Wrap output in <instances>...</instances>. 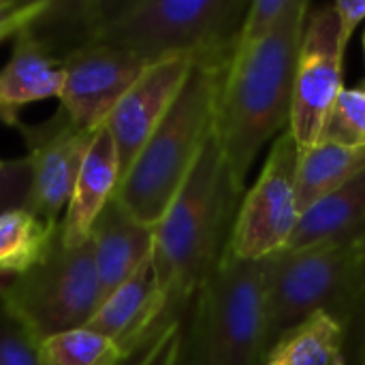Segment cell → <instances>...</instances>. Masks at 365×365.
I'll use <instances>...</instances> for the list:
<instances>
[{
  "label": "cell",
  "instance_id": "1",
  "mask_svg": "<svg viewBox=\"0 0 365 365\" xmlns=\"http://www.w3.org/2000/svg\"><path fill=\"white\" fill-rule=\"evenodd\" d=\"M308 11V2L295 0L272 34L237 45L225 73L214 139L240 186H246L248 171L263 145L289 130L295 66Z\"/></svg>",
  "mask_w": 365,
  "mask_h": 365
},
{
  "label": "cell",
  "instance_id": "2",
  "mask_svg": "<svg viewBox=\"0 0 365 365\" xmlns=\"http://www.w3.org/2000/svg\"><path fill=\"white\" fill-rule=\"evenodd\" d=\"M86 41L122 47L148 64L186 56L227 68L248 4L242 0H122L77 4Z\"/></svg>",
  "mask_w": 365,
  "mask_h": 365
},
{
  "label": "cell",
  "instance_id": "3",
  "mask_svg": "<svg viewBox=\"0 0 365 365\" xmlns=\"http://www.w3.org/2000/svg\"><path fill=\"white\" fill-rule=\"evenodd\" d=\"M244 186L214 139L205 143L186 184L154 227V269L169 310L199 293L222 259Z\"/></svg>",
  "mask_w": 365,
  "mask_h": 365
},
{
  "label": "cell",
  "instance_id": "4",
  "mask_svg": "<svg viewBox=\"0 0 365 365\" xmlns=\"http://www.w3.org/2000/svg\"><path fill=\"white\" fill-rule=\"evenodd\" d=\"M227 68L192 66L167 115L120 180L115 199L141 225L160 222L214 135L216 103Z\"/></svg>",
  "mask_w": 365,
  "mask_h": 365
},
{
  "label": "cell",
  "instance_id": "5",
  "mask_svg": "<svg viewBox=\"0 0 365 365\" xmlns=\"http://www.w3.org/2000/svg\"><path fill=\"white\" fill-rule=\"evenodd\" d=\"M267 265L222 255L197 293L182 361L186 365H263L267 353Z\"/></svg>",
  "mask_w": 365,
  "mask_h": 365
},
{
  "label": "cell",
  "instance_id": "6",
  "mask_svg": "<svg viewBox=\"0 0 365 365\" xmlns=\"http://www.w3.org/2000/svg\"><path fill=\"white\" fill-rule=\"evenodd\" d=\"M364 299L365 235L269 257L267 349L314 312L346 325Z\"/></svg>",
  "mask_w": 365,
  "mask_h": 365
},
{
  "label": "cell",
  "instance_id": "7",
  "mask_svg": "<svg viewBox=\"0 0 365 365\" xmlns=\"http://www.w3.org/2000/svg\"><path fill=\"white\" fill-rule=\"evenodd\" d=\"M103 304L94 248H77L58 237L49 255L24 276L0 282V306L38 342L86 327Z\"/></svg>",
  "mask_w": 365,
  "mask_h": 365
},
{
  "label": "cell",
  "instance_id": "8",
  "mask_svg": "<svg viewBox=\"0 0 365 365\" xmlns=\"http://www.w3.org/2000/svg\"><path fill=\"white\" fill-rule=\"evenodd\" d=\"M302 148L289 130L272 145L255 186L240 203L227 250L242 261H263L282 252L302 218L297 165Z\"/></svg>",
  "mask_w": 365,
  "mask_h": 365
},
{
  "label": "cell",
  "instance_id": "9",
  "mask_svg": "<svg viewBox=\"0 0 365 365\" xmlns=\"http://www.w3.org/2000/svg\"><path fill=\"white\" fill-rule=\"evenodd\" d=\"M346 45L334 4L308 11L293 83V109L289 133L302 150L319 143L325 118L344 90Z\"/></svg>",
  "mask_w": 365,
  "mask_h": 365
},
{
  "label": "cell",
  "instance_id": "10",
  "mask_svg": "<svg viewBox=\"0 0 365 365\" xmlns=\"http://www.w3.org/2000/svg\"><path fill=\"white\" fill-rule=\"evenodd\" d=\"M150 64L139 56L107 43L83 41L62 56L64 83L60 111L81 128L96 130L111 109Z\"/></svg>",
  "mask_w": 365,
  "mask_h": 365
},
{
  "label": "cell",
  "instance_id": "11",
  "mask_svg": "<svg viewBox=\"0 0 365 365\" xmlns=\"http://www.w3.org/2000/svg\"><path fill=\"white\" fill-rule=\"evenodd\" d=\"M30 165V195L26 210L47 225H60V214L73 195L79 169L96 130L81 128L64 111L36 126H19Z\"/></svg>",
  "mask_w": 365,
  "mask_h": 365
},
{
  "label": "cell",
  "instance_id": "12",
  "mask_svg": "<svg viewBox=\"0 0 365 365\" xmlns=\"http://www.w3.org/2000/svg\"><path fill=\"white\" fill-rule=\"evenodd\" d=\"M195 64L186 56L150 64L107 115L103 126L115 145L122 178L167 115Z\"/></svg>",
  "mask_w": 365,
  "mask_h": 365
},
{
  "label": "cell",
  "instance_id": "13",
  "mask_svg": "<svg viewBox=\"0 0 365 365\" xmlns=\"http://www.w3.org/2000/svg\"><path fill=\"white\" fill-rule=\"evenodd\" d=\"M173 321L154 261H145L122 287L107 295L88 329L111 340L128 359L139 355Z\"/></svg>",
  "mask_w": 365,
  "mask_h": 365
},
{
  "label": "cell",
  "instance_id": "14",
  "mask_svg": "<svg viewBox=\"0 0 365 365\" xmlns=\"http://www.w3.org/2000/svg\"><path fill=\"white\" fill-rule=\"evenodd\" d=\"M64 83L62 58L49 51L34 26L24 28L13 43L6 64L0 68V124L21 126V109L30 103L58 98Z\"/></svg>",
  "mask_w": 365,
  "mask_h": 365
},
{
  "label": "cell",
  "instance_id": "15",
  "mask_svg": "<svg viewBox=\"0 0 365 365\" xmlns=\"http://www.w3.org/2000/svg\"><path fill=\"white\" fill-rule=\"evenodd\" d=\"M120 180L122 173L115 145L105 126H101L79 169L64 218L60 220V240L64 246L77 248L90 240L92 227L107 203L115 197Z\"/></svg>",
  "mask_w": 365,
  "mask_h": 365
},
{
  "label": "cell",
  "instance_id": "16",
  "mask_svg": "<svg viewBox=\"0 0 365 365\" xmlns=\"http://www.w3.org/2000/svg\"><path fill=\"white\" fill-rule=\"evenodd\" d=\"M103 299L122 287L154 252V227L135 220L113 197L90 235Z\"/></svg>",
  "mask_w": 365,
  "mask_h": 365
},
{
  "label": "cell",
  "instance_id": "17",
  "mask_svg": "<svg viewBox=\"0 0 365 365\" xmlns=\"http://www.w3.org/2000/svg\"><path fill=\"white\" fill-rule=\"evenodd\" d=\"M365 235V171L306 210L284 250H302Z\"/></svg>",
  "mask_w": 365,
  "mask_h": 365
},
{
  "label": "cell",
  "instance_id": "18",
  "mask_svg": "<svg viewBox=\"0 0 365 365\" xmlns=\"http://www.w3.org/2000/svg\"><path fill=\"white\" fill-rule=\"evenodd\" d=\"M344 344L346 325L329 312H314L267 349L263 365H344Z\"/></svg>",
  "mask_w": 365,
  "mask_h": 365
},
{
  "label": "cell",
  "instance_id": "19",
  "mask_svg": "<svg viewBox=\"0 0 365 365\" xmlns=\"http://www.w3.org/2000/svg\"><path fill=\"white\" fill-rule=\"evenodd\" d=\"M365 171V148L314 143L299 154L297 205L302 214Z\"/></svg>",
  "mask_w": 365,
  "mask_h": 365
},
{
  "label": "cell",
  "instance_id": "20",
  "mask_svg": "<svg viewBox=\"0 0 365 365\" xmlns=\"http://www.w3.org/2000/svg\"><path fill=\"white\" fill-rule=\"evenodd\" d=\"M60 225H47L26 207L0 214V282L24 276L51 250Z\"/></svg>",
  "mask_w": 365,
  "mask_h": 365
},
{
  "label": "cell",
  "instance_id": "21",
  "mask_svg": "<svg viewBox=\"0 0 365 365\" xmlns=\"http://www.w3.org/2000/svg\"><path fill=\"white\" fill-rule=\"evenodd\" d=\"M45 365H128V357L105 336L79 327L41 342Z\"/></svg>",
  "mask_w": 365,
  "mask_h": 365
},
{
  "label": "cell",
  "instance_id": "22",
  "mask_svg": "<svg viewBox=\"0 0 365 365\" xmlns=\"http://www.w3.org/2000/svg\"><path fill=\"white\" fill-rule=\"evenodd\" d=\"M319 141L365 148V86L344 88L340 92L325 118Z\"/></svg>",
  "mask_w": 365,
  "mask_h": 365
},
{
  "label": "cell",
  "instance_id": "23",
  "mask_svg": "<svg viewBox=\"0 0 365 365\" xmlns=\"http://www.w3.org/2000/svg\"><path fill=\"white\" fill-rule=\"evenodd\" d=\"M0 365H45L41 342L0 306Z\"/></svg>",
  "mask_w": 365,
  "mask_h": 365
},
{
  "label": "cell",
  "instance_id": "24",
  "mask_svg": "<svg viewBox=\"0 0 365 365\" xmlns=\"http://www.w3.org/2000/svg\"><path fill=\"white\" fill-rule=\"evenodd\" d=\"M295 6V0H255L248 4L237 45H248L272 34Z\"/></svg>",
  "mask_w": 365,
  "mask_h": 365
},
{
  "label": "cell",
  "instance_id": "25",
  "mask_svg": "<svg viewBox=\"0 0 365 365\" xmlns=\"http://www.w3.org/2000/svg\"><path fill=\"white\" fill-rule=\"evenodd\" d=\"M30 195V165L28 158L6 160L0 169V214L26 207Z\"/></svg>",
  "mask_w": 365,
  "mask_h": 365
},
{
  "label": "cell",
  "instance_id": "26",
  "mask_svg": "<svg viewBox=\"0 0 365 365\" xmlns=\"http://www.w3.org/2000/svg\"><path fill=\"white\" fill-rule=\"evenodd\" d=\"M184 353V331L178 319H173L148 349H143L133 365H180Z\"/></svg>",
  "mask_w": 365,
  "mask_h": 365
},
{
  "label": "cell",
  "instance_id": "27",
  "mask_svg": "<svg viewBox=\"0 0 365 365\" xmlns=\"http://www.w3.org/2000/svg\"><path fill=\"white\" fill-rule=\"evenodd\" d=\"M51 9L47 0H28V2H13L0 0V43L9 36H17L24 28L34 26L45 13Z\"/></svg>",
  "mask_w": 365,
  "mask_h": 365
},
{
  "label": "cell",
  "instance_id": "28",
  "mask_svg": "<svg viewBox=\"0 0 365 365\" xmlns=\"http://www.w3.org/2000/svg\"><path fill=\"white\" fill-rule=\"evenodd\" d=\"M334 9H336L338 19H340L342 43L349 45L353 32L365 19V0H340V2H334Z\"/></svg>",
  "mask_w": 365,
  "mask_h": 365
},
{
  "label": "cell",
  "instance_id": "29",
  "mask_svg": "<svg viewBox=\"0 0 365 365\" xmlns=\"http://www.w3.org/2000/svg\"><path fill=\"white\" fill-rule=\"evenodd\" d=\"M4 163H6V160H2V158H0V169L4 167Z\"/></svg>",
  "mask_w": 365,
  "mask_h": 365
},
{
  "label": "cell",
  "instance_id": "30",
  "mask_svg": "<svg viewBox=\"0 0 365 365\" xmlns=\"http://www.w3.org/2000/svg\"><path fill=\"white\" fill-rule=\"evenodd\" d=\"M364 47H365V36H364Z\"/></svg>",
  "mask_w": 365,
  "mask_h": 365
},
{
  "label": "cell",
  "instance_id": "31",
  "mask_svg": "<svg viewBox=\"0 0 365 365\" xmlns=\"http://www.w3.org/2000/svg\"><path fill=\"white\" fill-rule=\"evenodd\" d=\"M364 365H365V359H364Z\"/></svg>",
  "mask_w": 365,
  "mask_h": 365
}]
</instances>
